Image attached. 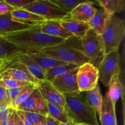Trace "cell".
Returning <instances> with one entry per match:
<instances>
[{"label": "cell", "mask_w": 125, "mask_h": 125, "mask_svg": "<svg viewBox=\"0 0 125 125\" xmlns=\"http://www.w3.org/2000/svg\"><path fill=\"white\" fill-rule=\"evenodd\" d=\"M36 111L37 114L46 116V117L48 115V111L46 102L42 98L41 95H40L37 101Z\"/></svg>", "instance_id": "d6a6232c"}, {"label": "cell", "mask_w": 125, "mask_h": 125, "mask_svg": "<svg viewBox=\"0 0 125 125\" xmlns=\"http://www.w3.org/2000/svg\"><path fill=\"white\" fill-rule=\"evenodd\" d=\"M17 111V114H18V115L19 116L22 122H23V123H24V125H32L30 123V122H29V121H28V120L25 118V117L23 115V114L21 113V111Z\"/></svg>", "instance_id": "ab89813d"}, {"label": "cell", "mask_w": 125, "mask_h": 125, "mask_svg": "<svg viewBox=\"0 0 125 125\" xmlns=\"http://www.w3.org/2000/svg\"><path fill=\"white\" fill-rule=\"evenodd\" d=\"M10 112L8 116L2 122V123H1L0 125H8V123H9V117H10Z\"/></svg>", "instance_id": "60d3db41"}, {"label": "cell", "mask_w": 125, "mask_h": 125, "mask_svg": "<svg viewBox=\"0 0 125 125\" xmlns=\"http://www.w3.org/2000/svg\"><path fill=\"white\" fill-rule=\"evenodd\" d=\"M34 84L26 81H21L14 80V79H4L0 80V85L4 87L6 89H16V88L22 87L27 85Z\"/></svg>", "instance_id": "4dcf8cb0"}, {"label": "cell", "mask_w": 125, "mask_h": 125, "mask_svg": "<svg viewBox=\"0 0 125 125\" xmlns=\"http://www.w3.org/2000/svg\"><path fill=\"white\" fill-rule=\"evenodd\" d=\"M34 84L27 85L22 87L16 88V89H6V100H5V104L7 105V107L9 109H12V105L14 103L15 100L21 95L26 91L28 89L31 87Z\"/></svg>", "instance_id": "83f0119b"}, {"label": "cell", "mask_w": 125, "mask_h": 125, "mask_svg": "<svg viewBox=\"0 0 125 125\" xmlns=\"http://www.w3.org/2000/svg\"><path fill=\"white\" fill-rule=\"evenodd\" d=\"M42 33L67 40L73 36L61 26L59 21L46 20L40 27Z\"/></svg>", "instance_id": "9a60e30c"}, {"label": "cell", "mask_w": 125, "mask_h": 125, "mask_svg": "<svg viewBox=\"0 0 125 125\" xmlns=\"http://www.w3.org/2000/svg\"><path fill=\"white\" fill-rule=\"evenodd\" d=\"M17 125H24V123H23V122H22L19 116H18V120H17Z\"/></svg>", "instance_id": "b9f144b4"}, {"label": "cell", "mask_w": 125, "mask_h": 125, "mask_svg": "<svg viewBox=\"0 0 125 125\" xmlns=\"http://www.w3.org/2000/svg\"><path fill=\"white\" fill-rule=\"evenodd\" d=\"M10 14L13 21L31 27L41 26L46 21L43 17L23 9H15Z\"/></svg>", "instance_id": "7c38bea8"}, {"label": "cell", "mask_w": 125, "mask_h": 125, "mask_svg": "<svg viewBox=\"0 0 125 125\" xmlns=\"http://www.w3.org/2000/svg\"><path fill=\"white\" fill-rule=\"evenodd\" d=\"M26 53H29V51L0 36V60H9L20 54Z\"/></svg>", "instance_id": "ffe728a7"}, {"label": "cell", "mask_w": 125, "mask_h": 125, "mask_svg": "<svg viewBox=\"0 0 125 125\" xmlns=\"http://www.w3.org/2000/svg\"><path fill=\"white\" fill-rule=\"evenodd\" d=\"M10 13L0 15V35H3L29 28H36L15 21L12 19Z\"/></svg>", "instance_id": "ac0fdd59"}, {"label": "cell", "mask_w": 125, "mask_h": 125, "mask_svg": "<svg viewBox=\"0 0 125 125\" xmlns=\"http://www.w3.org/2000/svg\"><path fill=\"white\" fill-rule=\"evenodd\" d=\"M85 96L89 104L95 111L96 114L100 116L103 103V96L100 85L98 84L92 90L85 92Z\"/></svg>", "instance_id": "603a6c76"}, {"label": "cell", "mask_w": 125, "mask_h": 125, "mask_svg": "<svg viewBox=\"0 0 125 125\" xmlns=\"http://www.w3.org/2000/svg\"><path fill=\"white\" fill-rule=\"evenodd\" d=\"M99 80L105 87H108L114 76L120 74V58L118 51L107 54L98 68Z\"/></svg>", "instance_id": "52a82bcc"}, {"label": "cell", "mask_w": 125, "mask_h": 125, "mask_svg": "<svg viewBox=\"0 0 125 125\" xmlns=\"http://www.w3.org/2000/svg\"><path fill=\"white\" fill-rule=\"evenodd\" d=\"M60 125H67V124H64V123H60Z\"/></svg>", "instance_id": "ee69618b"}, {"label": "cell", "mask_w": 125, "mask_h": 125, "mask_svg": "<svg viewBox=\"0 0 125 125\" xmlns=\"http://www.w3.org/2000/svg\"><path fill=\"white\" fill-rule=\"evenodd\" d=\"M14 79L36 84L39 81L28 72L18 68H7L0 70V80Z\"/></svg>", "instance_id": "e0dca14e"}, {"label": "cell", "mask_w": 125, "mask_h": 125, "mask_svg": "<svg viewBox=\"0 0 125 125\" xmlns=\"http://www.w3.org/2000/svg\"><path fill=\"white\" fill-rule=\"evenodd\" d=\"M112 15L107 13L101 7L96 9V12L88 22L89 27L95 33L101 35L109 21Z\"/></svg>", "instance_id": "2e32d148"}, {"label": "cell", "mask_w": 125, "mask_h": 125, "mask_svg": "<svg viewBox=\"0 0 125 125\" xmlns=\"http://www.w3.org/2000/svg\"><path fill=\"white\" fill-rule=\"evenodd\" d=\"M85 125V124H82V125Z\"/></svg>", "instance_id": "f6af8a7d"}, {"label": "cell", "mask_w": 125, "mask_h": 125, "mask_svg": "<svg viewBox=\"0 0 125 125\" xmlns=\"http://www.w3.org/2000/svg\"><path fill=\"white\" fill-rule=\"evenodd\" d=\"M21 112L32 125H46L47 117L46 116L34 112Z\"/></svg>", "instance_id": "f546056e"}, {"label": "cell", "mask_w": 125, "mask_h": 125, "mask_svg": "<svg viewBox=\"0 0 125 125\" xmlns=\"http://www.w3.org/2000/svg\"><path fill=\"white\" fill-rule=\"evenodd\" d=\"M35 89H36V87H35V84H34V85H32L29 89H28L26 91H25L24 92H23V94H21V95L15 100L14 103H13V105H12V109L15 110L16 108H17L19 105H20L21 104L23 103L24 101H26V100L32 95V94L34 92V91L35 90Z\"/></svg>", "instance_id": "1f68e13d"}, {"label": "cell", "mask_w": 125, "mask_h": 125, "mask_svg": "<svg viewBox=\"0 0 125 125\" xmlns=\"http://www.w3.org/2000/svg\"><path fill=\"white\" fill-rule=\"evenodd\" d=\"M48 115L59 122L69 125H74L65 109L46 102Z\"/></svg>", "instance_id": "7402d4cb"}, {"label": "cell", "mask_w": 125, "mask_h": 125, "mask_svg": "<svg viewBox=\"0 0 125 125\" xmlns=\"http://www.w3.org/2000/svg\"><path fill=\"white\" fill-rule=\"evenodd\" d=\"M40 52L52 56L65 63L75 65L78 67L89 62V59L84 54L81 49L67 45V42L62 45L45 48Z\"/></svg>", "instance_id": "5b68a950"}, {"label": "cell", "mask_w": 125, "mask_h": 125, "mask_svg": "<svg viewBox=\"0 0 125 125\" xmlns=\"http://www.w3.org/2000/svg\"><path fill=\"white\" fill-rule=\"evenodd\" d=\"M61 26L70 32L73 37L81 39L85 35L90 29L87 23L72 20L69 18H65L59 21Z\"/></svg>", "instance_id": "d6986e66"}, {"label": "cell", "mask_w": 125, "mask_h": 125, "mask_svg": "<svg viewBox=\"0 0 125 125\" xmlns=\"http://www.w3.org/2000/svg\"><path fill=\"white\" fill-rule=\"evenodd\" d=\"M22 9L43 17L45 20L61 21L69 15L52 4L50 0H35Z\"/></svg>", "instance_id": "8992f818"}, {"label": "cell", "mask_w": 125, "mask_h": 125, "mask_svg": "<svg viewBox=\"0 0 125 125\" xmlns=\"http://www.w3.org/2000/svg\"><path fill=\"white\" fill-rule=\"evenodd\" d=\"M60 9L69 14L78 5L85 2L84 0H50Z\"/></svg>", "instance_id": "f1b7e54d"}, {"label": "cell", "mask_w": 125, "mask_h": 125, "mask_svg": "<svg viewBox=\"0 0 125 125\" xmlns=\"http://www.w3.org/2000/svg\"><path fill=\"white\" fill-rule=\"evenodd\" d=\"M77 68L67 72L51 82L53 86L64 96H74L79 94L76 81Z\"/></svg>", "instance_id": "9c48e42d"}, {"label": "cell", "mask_w": 125, "mask_h": 125, "mask_svg": "<svg viewBox=\"0 0 125 125\" xmlns=\"http://www.w3.org/2000/svg\"><path fill=\"white\" fill-rule=\"evenodd\" d=\"M65 98V109L74 125H99L96 112L88 103L85 92Z\"/></svg>", "instance_id": "7a4b0ae2"}, {"label": "cell", "mask_w": 125, "mask_h": 125, "mask_svg": "<svg viewBox=\"0 0 125 125\" xmlns=\"http://www.w3.org/2000/svg\"><path fill=\"white\" fill-rule=\"evenodd\" d=\"M14 9L7 3L5 1H0V15L10 13Z\"/></svg>", "instance_id": "e575fe53"}, {"label": "cell", "mask_w": 125, "mask_h": 125, "mask_svg": "<svg viewBox=\"0 0 125 125\" xmlns=\"http://www.w3.org/2000/svg\"><path fill=\"white\" fill-rule=\"evenodd\" d=\"M100 120L101 125H118L115 113V104L113 103L107 95L103 98Z\"/></svg>", "instance_id": "4fadbf2b"}, {"label": "cell", "mask_w": 125, "mask_h": 125, "mask_svg": "<svg viewBox=\"0 0 125 125\" xmlns=\"http://www.w3.org/2000/svg\"><path fill=\"white\" fill-rule=\"evenodd\" d=\"M81 49L89 62L98 68L106 56L104 46L101 35L90 29L80 39Z\"/></svg>", "instance_id": "3957f363"}, {"label": "cell", "mask_w": 125, "mask_h": 125, "mask_svg": "<svg viewBox=\"0 0 125 125\" xmlns=\"http://www.w3.org/2000/svg\"><path fill=\"white\" fill-rule=\"evenodd\" d=\"M40 27L32 28L24 30L0 35L9 42L25 49L29 52H40L48 48L62 45L66 40L43 34Z\"/></svg>", "instance_id": "6da1fadb"}, {"label": "cell", "mask_w": 125, "mask_h": 125, "mask_svg": "<svg viewBox=\"0 0 125 125\" xmlns=\"http://www.w3.org/2000/svg\"><path fill=\"white\" fill-rule=\"evenodd\" d=\"M28 54L45 72L56 66L66 63L42 52H29Z\"/></svg>", "instance_id": "44dd1931"}, {"label": "cell", "mask_w": 125, "mask_h": 125, "mask_svg": "<svg viewBox=\"0 0 125 125\" xmlns=\"http://www.w3.org/2000/svg\"><path fill=\"white\" fill-rule=\"evenodd\" d=\"M35 0H5V1L14 9H22L24 6L31 4Z\"/></svg>", "instance_id": "836d02e7"}, {"label": "cell", "mask_w": 125, "mask_h": 125, "mask_svg": "<svg viewBox=\"0 0 125 125\" xmlns=\"http://www.w3.org/2000/svg\"><path fill=\"white\" fill-rule=\"evenodd\" d=\"M97 2L101 8L111 15L122 12L125 8L124 0H100Z\"/></svg>", "instance_id": "d4e9b609"}, {"label": "cell", "mask_w": 125, "mask_h": 125, "mask_svg": "<svg viewBox=\"0 0 125 125\" xmlns=\"http://www.w3.org/2000/svg\"><path fill=\"white\" fill-rule=\"evenodd\" d=\"M9 112L10 109L7 107L5 103H2L0 106V125L2 121L8 116Z\"/></svg>", "instance_id": "d590c367"}, {"label": "cell", "mask_w": 125, "mask_h": 125, "mask_svg": "<svg viewBox=\"0 0 125 125\" xmlns=\"http://www.w3.org/2000/svg\"><path fill=\"white\" fill-rule=\"evenodd\" d=\"M18 118V115L17 114L16 110L10 109V117L8 125H17Z\"/></svg>", "instance_id": "8d00e7d4"}, {"label": "cell", "mask_w": 125, "mask_h": 125, "mask_svg": "<svg viewBox=\"0 0 125 125\" xmlns=\"http://www.w3.org/2000/svg\"><path fill=\"white\" fill-rule=\"evenodd\" d=\"M3 63H4V61H2V60H0V70H1V68H2Z\"/></svg>", "instance_id": "7bdbcfd3"}, {"label": "cell", "mask_w": 125, "mask_h": 125, "mask_svg": "<svg viewBox=\"0 0 125 125\" xmlns=\"http://www.w3.org/2000/svg\"><path fill=\"white\" fill-rule=\"evenodd\" d=\"M40 95V94H39V91L37 90V89H35L32 95L23 103L19 105L15 110L16 111H23V112L37 113L36 103Z\"/></svg>", "instance_id": "4316f807"}, {"label": "cell", "mask_w": 125, "mask_h": 125, "mask_svg": "<svg viewBox=\"0 0 125 125\" xmlns=\"http://www.w3.org/2000/svg\"><path fill=\"white\" fill-rule=\"evenodd\" d=\"M25 67L27 71L38 81L45 80V71L31 57L29 54H21L13 57Z\"/></svg>", "instance_id": "5bb4252c"}, {"label": "cell", "mask_w": 125, "mask_h": 125, "mask_svg": "<svg viewBox=\"0 0 125 125\" xmlns=\"http://www.w3.org/2000/svg\"></svg>", "instance_id": "bcb514c9"}, {"label": "cell", "mask_w": 125, "mask_h": 125, "mask_svg": "<svg viewBox=\"0 0 125 125\" xmlns=\"http://www.w3.org/2000/svg\"><path fill=\"white\" fill-rule=\"evenodd\" d=\"M76 81L80 92L92 90L98 84V69L90 62L82 65L78 68Z\"/></svg>", "instance_id": "ba28073f"}, {"label": "cell", "mask_w": 125, "mask_h": 125, "mask_svg": "<svg viewBox=\"0 0 125 125\" xmlns=\"http://www.w3.org/2000/svg\"><path fill=\"white\" fill-rule=\"evenodd\" d=\"M35 87L46 102L65 108V96L53 86L51 82L46 79L39 81L35 84Z\"/></svg>", "instance_id": "30bf717a"}, {"label": "cell", "mask_w": 125, "mask_h": 125, "mask_svg": "<svg viewBox=\"0 0 125 125\" xmlns=\"http://www.w3.org/2000/svg\"><path fill=\"white\" fill-rule=\"evenodd\" d=\"M108 87L106 95L109 96L113 103L115 104L120 98L124 94V87L120 79V74L114 76L112 78Z\"/></svg>", "instance_id": "cb8c5ba5"}, {"label": "cell", "mask_w": 125, "mask_h": 125, "mask_svg": "<svg viewBox=\"0 0 125 125\" xmlns=\"http://www.w3.org/2000/svg\"><path fill=\"white\" fill-rule=\"evenodd\" d=\"M96 9L97 8L94 6V2L85 1L78 5L67 18L72 20L88 23L95 13Z\"/></svg>", "instance_id": "8fae6325"}, {"label": "cell", "mask_w": 125, "mask_h": 125, "mask_svg": "<svg viewBox=\"0 0 125 125\" xmlns=\"http://www.w3.org/2000/svg\"><path fill=\"white\" fill-rule=\"evenodd\" d=\"M6 90L4 87L0 85V106L5 102L6 100Z\"/></svg>", "instance_id": "74e56055"}, {"label": "cell", "mask_w": 125, "mask_h": 125, "mask_svg": "<svg viewBox=\"0 0 125 125\" xmlns=\"http://www.w3.org/2000/svg\"><path fill=\"white\" fill-rule=\"evenodd\" d=\"M46 125H60V122L48 115L46 118Z\"/></svg>", "instance_id": "f35d334b"}, {"label": "cell", "mask_w": 125, "mask_h": 125, "mask_svg": "<svg viewBox=\"0 0 125 125\" xmlns=\"http://www.w3.org/2000/svg\"><path fill=\"white\" fill-rule=\"evenodd\" d=\"M125 35V21L113 15L101 35L106 54L112 51H118Z\"/></svg>", "instance_id": "277c9868"}, {"label": "cell", "mask_w": 125, "mask_h": 125, "mask_svg": "<svg viewBox=\"0 0 125 125\" xmlns=\"http://www.w3.org/2000/svg\"><path fill=\"white\" fill-rule=\"evenodd\" d=\"M77 67H79L75 65L67 63L56 66V67H53V68L45 72V79L51 82L56 78L63 75L67 72L72 70Z\"/></svg>", "instance_id": "484cf974"}]
</instances>
